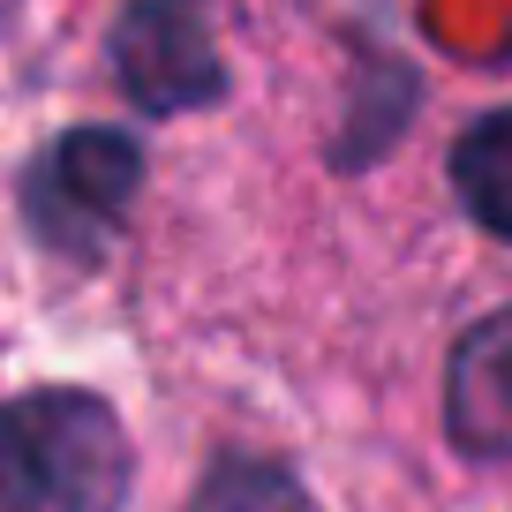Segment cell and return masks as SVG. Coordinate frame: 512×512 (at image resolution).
Returning a JSON list of instances; mask_svg holds the SVG:
<instances>
[{"label":"cell","instance_id":"3957f363","mask_svg":"<svg viewBox=\"0 0 512 512\" xmlns=\"http://www.w3.org/2000/svg\"><path fill=\"white\" fill-rule=\"evenodd\" d=\"M113 68L144 113H189L226 91V68L204 31V0H136L113 38Z\"/></svg>","mask_w":512,"mask_h":512},{"label":"cell","instance_id":"277c9868","mask_svg":"<svg viewBox=\"0 0 512 512\" xmlns=\"http://www.w3.org/2000/svg\"><path fill=\"white\" fill-rule=\"evenodd\" d=\"M445 430L475 460H505L512 452V309L482 317L475 332L452 347L445 377Z\"/></svg>","mask_w":512,"mask_h":512},{"label":"cell","instance_id":"7a4b0ae2","mask_svg":"<svg viewBox=\"0 0 512 512\" xmlns=\"http://www.w3.org/2000/svg\"><path fill=\"white\" fill-rule=\"evenodd\" d=\"M136 181H144V151L128 128H68L61 144L31 166L23 181V211L31 226L68 256H98L121 234L128 204H136Z\"/></svg>","mask_w":512,"mask_h":512},{"label":"cell","instance_id":"6da1fadb","mask_svg":"<svg viewBox=\"0 0 512 512\" xmlns=\"http://www.w3.org/2000/svg\"><path fill=\"white\" fill-rule=\"evenodd\" d=\"M128 430L98 392L0 400V512H121Z\"/></svg>","mask_w":512,"mask_h":512},{"label":"cell","instance_id":"5b68a950","mask_svg":"<svg viewBox=\"0 0 512 512\" xmlns=\"http://www.w3.org/2000/svg\"><path fill=\"white\" fill-rule=\"evenodd\" d=\"M452 196L467 204V219H475L482 234L512 241V106L482 113L460 144H452Z\"/></svg>","mask_w":512,"mask_h":512},{"label":"cell","instance_id":"8992f818","mask_svg":"<svg viewBox=\"0 0 512 512\" xmlns=\"http://www.w3.org/2000/svg\"><path fill=\"white\" fill-rule=\"evenodd\" d=\"M196 512H309V505L294 497V482L279 475V467L226 460L219 475H211V490H204V505H196Z\"/></svg>","mask_w":512,"mask_h":512}]
</instances>
